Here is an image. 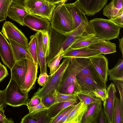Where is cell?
<instances>
[{"label": "cell", "mask_w": 123, "mask_h": 123, "mask_svg": "<svg viewBox=\"0 0 123 123\" xmlns=\"http://www.w3.org/2000/svg\"><path fill=\"white\" fill-rule=\"evenodd\" d=\"M88 28L86 24L81 23L72 31L63 34L55 31L50 26L49 31L50 39L49 52L46 58V64L55 58L61 48L64 51L77 40L88 34Z\"/></svg>", "instance_id": "obj_1"}, {"label": "cell", "mask_w": 123, "mask_h": 123, "mask_svg": "<svg viewBox=\"0 0 123 123\" xmlns=\"http://www.w3.org/2000/svg\"><path fill=\"white\" fill-rule=\"evenodd\" d=\"M64 3L58 4L52 13L50 23L51 27L55 31L65 34L75 28L72 18Z\"/></svg>", "instance_id": "obj_2"}, {"label": "cell", "mask_w": 123, "mask_h": 123, "mask_svg": "<svg viewBox=\"0 0 123 123\" xmlns=\"http://www.w3.org/2000/svg\"><path fill=\"white\" fill-rule=\"evenodd\" d=\"M93 33L99 40L118 38L121 28L109 19L96 18L89 22Z\"/></svg>", "instance_id": "obj_3"}, {"label": "cell", "mask_w": 123, "mask_h": 123, "mask_svg": "<svg viewBox=\"0 0 123 123\" xmlns=\"http://www.w3.org/2000/svg\"><path fill=\"white\" fill-rule=\"evenodd\" d=\"M64 58L57 71L52 76L49 75L46 83L42 88H39L34 95L38 96L42 98L55 90L58 91L64 73L72 58L70 57Z\"/></svg>", "instance_id": "obj_4"}, {"label": "cell", "mask_w": 123, "mask_h": 123, "mask_svg": "<svg viewBox=\"0 0 123 123\" xmlns=\"http://www.w3.org/2000/svg\"><path fill=\"white\" fill-rule=\"evenodd\" d=\"M20 86L11 79L6 90L5 102L7 105L13 107L25 105L28 101V94L22 92Z\"/></svg>", "instance_id": "obj_5"}, {"label": "cell", "mask_w": 123, "mask_h": 123, "mask_svg": "<svg viewBox=\"0 0 123 123\" xmlns=\"http://www.w3.org/2000/svg\"><path fill=\"white\" fill-rule=\"evenodd\" d=\"M1 31L8 40L11 39L17 43L28 51V43L27 38L14 24L9 21L5 22L2 26Z\"/></svg>", "instance_id": "obj_6"}, {"label": "cell", "mask_w": 123, "mask_h": 123, "mask_svg": "<svg viewBox=\"0 0 123 123\" xmlns=\"http://www.w3.org/2000/svg\"><path fill=\"white\" fill-rule=\"evenodd\" d=\"M80 70V67L76 58H72L64 73L58 91L63 93L66 87L72 83L76 85V91H79L80 88L76 80V76Z\"/></svg>", "instance_id": "obj_7"}, {"label": "cell", "mask_w": 123, "mask_h": 123, "mask_svg": "<svg viewBox=\"0 0 123 123\" xmlns=\"http://www.w3.org/2000/svg\"><path fill=\"white\" fill-rule=\"evenodd\" d=\"M23 22L24 25L34 31L41 33L44 31L49 32L50 27V22L47 19L31 14L25 18Z\"/></svg>", "instance_id": "obj_8"}, {"label": "cell", "mask_w": 123, "mask_h": 123, "mask_svg": "<svg viewBox=\"0 0 123 123\" xmlns=\"http://www.w3.org/2000/svg\"><path fill=\"white\" fill-rule=\"evenodd\" d=\"M30 14L25 7L23 0L12 2L8 10L7 17L20 25H24L25 18Z\"/></svg>", "instance_id": "obj_9"}, {"label": "cell", "mask_w": 123, "mask_h": 123, "mask_svg": "<svg viewBox=\"0 0 123 123\" xmlns=\"http://www.w3.org/2000/svg\"><path fill=\"white\" fill-rule=\"evenodd\" d=\"M108 97L103 102V109L108 123H113V114L117 91L114 84L111 83L107 88Z\"/></svg>", "instance_id": "obj_10"}, {"label": "cell", "mask_w": 123, "mask_h": 123, "mask_svg": "<svg viewBox=\"0 0 123 123\" xmlns=\"http://www.w3.org/2000/svg\"><path fill=\"white\" fill-rule=\"evenodd\" d=\"M27 68L24 81L20 86V89L23 93L28 94L33 89L37 78L38 68L37 67L34 62L27 59Z\"/></svg>", "instance_id": "obj_11"}, {"label": "cell", "mask_w": 123, "mask_h": 123, "mask_svg": "<svg viewBox=\"0 0 123 123\" xmlns=\"http://www.w3.org/2000/svg\"><path fill=\"white\" fill-rule=\"evenodd\" d=\"M102 55L87 58L89 60L94 66L101 81L106 84L108 81V72L109 69L108 61L107 59Z\"/></svg>", "instance_id": "obj_12"}, {"label": "cell", "mask_w": 123, "mask_h": 123, "mask_svg": "<svg viewBox=\"0 0 123 123\" xmlns=\"http://www.w3.org/2000/svg\"><path fill=\"white\" fill-rule=\"evenodd\" d=\"M0 56L4 64L11 69L16 61L10 43L0 31Z\"/></svg>", "instance_id": "obj_13"}, {"label": "cell", "mask_w": 123, "mask_h": 123, "mask_svg": "<svg viewBox=\"0 0 123 123\" xmlns=\"http://www.w3.org/2000/svg\"><path fill=\"white\" fill-rule=\"evenodd\" d=\"M108 0H77L85 15L92 16L99 12L106 4Z\"/></svg>", "instance_id": "obj_14"}, {"label": "cell", "mask_w": 123, "mask_h": 123, "mask_svg": "<svg viewBox=\"0 0 123 123\" xmlns=\"http://www.w3.org/2000/svg\"><path fill=\"white\" fill-rule=\"evenodd\" d=\"M102 54L96 50L89 48L88 47L74 49L69 47L63 51V58L67 57L73 58H86Z\"/></svg>", "instance_id": "obj_15"}, {"label": "cell", "mask_w": 123, "mask_h": 123, "mask_svg": "<svg viewBox=\"0 0 123 123\" xmlns=\"http://www.w3.org/2000/svg\"><path fill=\"white\" fill-rule=\"evenodd\" d=\"M26 59H22L16 61L10 69L11 78L20 86L23 83L27 70Z\"/></svg>", "instance_id": "obj_16"}, {"label": "cell", "mask_w": 123, "mask_h": 123, "mask_svg": "<svg viewBox=\"0 0 123 123\" xmlns=\"http://www.w3.org/2000/svg\"><path fill=\"white\" fill-rule=\"evenodd\" d=\"M64 4L72 18L75 28L81 23L89 22L76 1L73 3H64Z\"/></svg>", "instance_id": "obj_17"}, {"label": "cell", "mask_w": 123, "mask_h": 123, "mask_svg": "<svg viewBox=\"0 0 123 123\" xmlns=\"http://www.w3.org/2000/svg\"><path fill=\"white\" fill-rule=\"evenodd\" d=\"M102 107V101L100 100L88 105L81 123H98V117Z\"/></svg>", "instance_id": "obj_18"}, {"label": "cell", "mask_w": 123, "mask_h": 123, "mask_svg": "<svg viewBox=\"0 0 123 123\" xmlns=\"http://www.w3.org/2000/svg\"><path fill=\"white\" fill-rule=\"evenodd\" d=\"M88 106L83 102H80L76 104L64 123H81L87 111Z\"/></svg>", "instance_id": "obj_19"}, {"label": "cell", "mask_w": 123, "mask_h": 123, "mask_svg": "<svg viewBox=\"0 0 123 123\" xmlns=\"http://www.w3.org/2000/svg\"><path fill=\"white\" fill-rule=\"evenodd\" d=\"M123 0H112L106 5L103 10V14L109 19L123 13Z\"/></svg>", "instance_id": "obj_20"}, {"label": "cell", "mask_w": 123, "mask_h": 123, "mask_svg": "<svg viewBox=\"0 0 123 123\" xmlns=\"http://www.w3.org/2000/svg\"><path fill=\"white\" fill-rule=\"evenodd\" d=\"M76 78L80 87L79 91L88 93L92 92L95 88H103L91 77L78 74Z\"/></svg>", "instance_id": "obj_21"}, {"label": "cell", "mask_w": 123, "mask_h": 123, "mask_svg": "<svg viewBox=\"0 0 123 123\" xmlns=\"http://www.w3.org/2000/svg\"><path fill=\"white\" fill-rule=\"evenodd\" d=\"M35 34L36 38L37 57L40 74L47 73V64L46 62L45 55L42 43V33L40 32H37Z\"/></svg>", "instance_id": "obj_22"}, {"label": "cell", "mask_w": 123, "mask_h": 123, "mask_svg": "<svg viewBox=\"0 0 123 123\" xmlns=\"http://www.w3.org/2000/svg\"><path fill=\"white\" fill-rule=\"evenodd\" d=\"M58 4L49 2L37 8L27 10L30 14L44 18L50 22L53 12Z\"/></svg>", "instance_id": "obj_23"}, {"label": "cell", "mask_w": 123, "mask_h": 123, "mask_svg": "<svg viewBox=\"0 0 123 123\" xmlns=\"http://www.w3.org/2000/svg\"><path fill=\"white\" fill-rule=\"evenodd\" d=\"M50 119L47 110L34 113H28L22 119L21 123H49Z\"/></svg>", "instance_id": "obj_24"}, {"label": "cell", "mask_w": 123, "mask_h": 123, "mask_svg": "<svg viewBox=\"0 0 123 123\" xmlns=\"http://www.w3.org/2000/svg\"><path fill=\"white\" fill-rule=\"evenodd\" d=\"M88 47L99 51L102 54H110L116 52V44L110 42L109 40H99L98 42Z\"/></svg>", "instance_id": "obj_25"}, {"label": "cell", "mask_w": 123, "mask_h": 123, "mask_svg": "<svg viewBox=\"0 0 123 123\" xmlns=\"http://www.w3.org/2000/svg\"><path fill=\"white\" fill-rule=\"evenodd\" d=\"M8 40L11 47L15 61L25 59L33 62L28 51L23 46L11 40Z\"/></svg>", "instance_id": "obj_26"}, {"label": "cell", "mask_w": 123, "mask_h": 123, "mask_svg": "<svg viewBox=\"0 0 123 123\" xmlns=\"http://www.w3.org/2000/svg\"><path fill=\"white\" fill-rule=\"evenodd\" d=\"M99 40L93 33L89 34L77 40L69 47L74 49L88 47L96 43Z\"/></svg>", "instance_id": "obj_27"}, {"label": "cell", "mask_w": 123, "mask_h": 123, "mask_svg": "<svg viewBox=\"0 0 123 123\" xmlns=\"http://www.w3.org/2000/svg\"><path fill=\"white\" fill-rule=\"evenodd\" d=\"M78 100L60 102L55 104L47 110L48 115L50 119L53 118L66 108L78 103Z\"/></svg>", "instance_id": "obj_28"}, {"label": "cell", "mask_w": 123, "mask_h": 123, "mask_svg": "<svg viewBox=\"0 0 123 123\" xmlns=\"http://www.w3.org/2000/svg\"><path fill=\"white\" fill-rule=\"evenodd\" d=\"M108 75L110 80L123 81V60L120 59L116 65L112 68L108 69Z\"/></svg>", "instance_id": "obj_29"}, {"label": "cell", "mask_w": 123, "mask_h": 123, "mask_svg": "<svg viewBox=\"0 0 123 123\" xmlns=\"http://www.w3.org/2000/svg\"><path fill=\"white\" fill-rule=\"evenodd\" d=\"M74 93L80 102H83L87 106L100 100L94 96L91 92L86 93L79 91H74Z\"/></svg>", "instance_id": "obj_30"}, {"label": "cell", "mask_w": 123, "mask_h": 123, "mask_svg": "<svg viewBox=\"0 0 123 123\" xmlns=\"http://www.w3.org/2000/svg\"><path fill=\"white\" fill-rule=\"evenodd\" d=\"M30 40L28 43V51L31 56L36 66L38 68V62L36 36L35 34L30 37Z\"/></svg>", "instance_id": "obj_31"}, {"label": "cell", "mask_w": 123, "mask_h": 123, "mask_svg": "<svg viewBox=\"0 0 123 123\" xmlns=\"http://www.w3.org/2000/svg\"><path fill=\"white\" fill-rule=\"evenodd\" d=\"M53 95L56 104L78 100V98L74 93L72 94H66L61 93L57 90H55L53 92Z\"/></svg>", "instance_id": "obj_32"}, {"label": "cell", "mask_w": 123, "mask_h": 123, "mask_svg": "<svg viewBox=\"0 0 123 123\" xmlns=\"http://www.w3.org/2000/svg\"><path fill=\"white\" fill-rule=\"evenodd\" d=\"M63 52V49L62 48L55 58L51 62L47 64L50 69L49 74L50 76L57 71L60 67V63L63 58L62 55Z\"/></svg>", "instance_id": "obj_33"}, {"label": "cell", "mask_w": 123, "mask_h": 123, "mask_svg": "<svg viewBox=\"0 0 123 123\" xmlns=\"http://www.w3.org/2000/svg\"><path fill=\"white\" fill-rule=\"evenodd\" d=\"M113 123H123V112L121 109L120 99L117 97L115 101Z\"/></svg>", "instance_id": "obj_34"}, {"label": "cell", "mask_w": 123, "mask_h": 123, "mask_svg": "<svg viewBox=\"0 0 123 123\" xmlns=\"http://www.w3.org/2000/svg\"><path fill=\"white\" fill-rule=\"evenodd\" d=\"M12 0H0V22L6 19Z\"/></svg>", "instance_id": "obj_35"}, {"label": "cell", "mask_w": 123, "mask_h": 123, "mask_svg": "<svg viewBox=\"0 0 123 123\" xmlns=\"http://www.w3.org/2000/svg\"><path fill=\"white\" fill-rule=\"evenodd\" d=\"M25 7L27 10L39 7L49 2L46 0H23Z\"/></svg>", "instance_id": "obj_36"}, {"label": "cell", "mask_w": 123, "mask_h": 123, "mask_svg": "<svg viewBox=\"0 0 123 123\" xmlns=\"http://www.w3.org/2000/svg\"><path fill=\"white\" fill-rule=\"evenodd\" d=\"M42 33V43L44 50L46 58L49 55L50 44V37L48 31H44Z\"/></svg>", "instance_id": "obj_37"}, {"label": "cell", "mask_w": 123, "mask_h": 123, "mask_svg": "<svg viewBox=\"0 0 123 123\" xmlns=\"http://www.w3.org/2000/svg\"><path fill=\"white\" fill-rule=\"evenodd\" d=\"M91 92L94 96L103 102L108 97V92L106 88H95Z\"/></svg>", "instance_id": "obj_38"}, {"label": "cell", "mask_w": 123, "mask_h": 123, "mask_svg": "<svg viewBox=\"0 0 123 123\" xmlns=\"http://www.w3.org/2000/svg\"><path fill=\"white\" fill-rule=\"evenodd\" d=\"M53 92L47 94L42 98V103L48 108L56 104L55 99L53 95Z\"/></svg>", "instance_id": "obj_39"}, {"label": "cell", "mask_w": 123, "mask_h": 123, "mask_svg": "<svg viewBox=\"0 0 123 123\" xmlns=\"http://www.w3.org/2000/svg\"><path fill=\"white\" fill-rule=\"evenodd\" d=\"M75 105L68 107L61 112L60 113L55 117L50 119L49 123H58V122L65 115L74 108Z\"/></svg>", "instance_id": "obj_40"}, {"label": "cell", "mask_w": 123, "mask_h": 123, "mask_svg": "<svg viewBox=\"0 0 123 123\" xmlns=\"http://www.w3.org/2000/svg\"><path fill=\"white\" fill-rule=\"evenodd\" d=\"M114 84L117 87L120 96V103L121 110L123 112V81L113 80Z\"/></svg>", "instance_id": "obj_41"}, {"label": "cell", "mask_w": 123, "mask_h": 123, "mask_svg": "<svg viewBox=\"0 0 123 123\" xmlns=\"http://www.w3.org/2000/svg\"><path fill=\"white\" fill-rule=\"evenodd\" d=\"M29 113H34L42 111L47 110L48 108L45 106L41 102L38 105L32 107H27Z\"/></svg>", "instance_id": "obj_42"}, {"label": "cell", "mask_w": 123, "mask_h": 123, "mask_svg": "<svg viewBox=\"0 0 123 123\" xmlns=\"http://www.w3.org/2000/svg\"><path fill=\"white\" fill-rule=\"evenodd\" d=\"M42 102V98L38 96L34 95L30 99L28 100L26 104L27 107H32L37 105Z\"/></svg>", "instance_id": "obj_43"}, {"label": "cell", "mask_w": 123, "mask_h": 123, "mask_svg": "<svg viewBox=\"0 0 123 123\" xmlns=\"http://www.w3.org/2000/svg\"><path fill=\"white\" fill-rule=\"evenodd\" d=\"M49 78V75L47 73L40 74L37 78V83L40 86H43L46 83Z\"/></svg>", "instance_id": "obj_44"}, {"label": "cell", "mask_w": 123, "mask_h": 123, "mask_svg": "<svg viewBox=\"0 0 123 123\" xmlns=\"http://www.w3.org/2000/svg\"><path fill=\"white\" fill-rule=\"evenodd\" d=\"M4 108L0 109V121L2 123H13L14 121L11 118L9 119L6 117L4 114Z\"/></svg>", "instance_id": "obj_45"}, {"label": "cell", "mask_w": 123, "mask_h": 123, "mask_svg": "<svg viewBox=\"0 0 123 123\" xmlns=\"http://www.w3.org/2000/svg\"><path fill=\"white\" fill-rule=\"evenodd\" d=\"M109 19L121 28L123 27V13L120 16Z\"/></svg>", "instance_id": "obj_46"}, {"label": "cell", "mask_w": 123, "mask_h": 123, "mask_svg": "<svg viewBox=\"0 0 123 123\" xmlns=\"http://www.w3.org/2000/svg\"><path fill=\"white\" fill-rule=\"evenodd\" d=\"M77 88L75 84L72 83L70 84L66 88L63 93L66 94H72L74 93V91H76Z\"/></svg>", "instance_id": "obj_47"}, {"label": "cell", "mask_w": 123, "mask_h": 123, "mask_svg": "<svg viewBox=\"0 0 123 123\" xmlns=\"http://www.w3.org/2000/svg\"><path fill=\"white\" fill-rule=\"evenodd\" d=\"M6 90H0V109L5 107L7 105L5 102Z\"/></svg>", "instance_id": "obj_48"}, {"label": "cell", "mask_w": 123, "mask_h": 123, "mask_svg": "<svg viewBox=\"0 0 123 123\" xmlns=\"http://www.w3.org/2000/svg\"><path fill=\"white\" fill-rule=\"evenodd\" d=\"M6 67L1 64L0 65V82L8 75Z\"/></svg>", "instance_id": "obj_49"}, {"label": "cell", "mask_w": 123, "mask_h": 123, "mask_svg": "<svg viewBox=\"0 0 123 123\" xmlns=\"http://www.w3.org/2000/svg\"><path fill=\"white\" fill-rule=\"evenodd\" d=\"M98 123H108L102 107L101 110L98 116Z\"/></svg>", "instance_id": "obj_50"}, {"label": "cell", "mask_w": 123, "mask_h": 123, "mask_svg": "<svg viewBox=\"0 0 123 123\" xmlns=\"http://www.w3.org/2000/svg\"><path fill=\"white\" fill-rule=\"evenodd\" d=\"M119 48L122 53V57L123 58V37L119 39Z\"/></svg>", "instance_id": "obj_51"}, {"label": "cell", "mask_w": 123, "mask_h": 123, "mask_svg": "<svg viewBox=\"0 0 123 123\" xmlns=\"http://www.w3.org/2000/svg\"><path fill=\"white\" fill-rule=\"evenodd\" d=\"M50 3L58 4L61 2V0H46Z\"/></svg>", "instance_id": "obj_52"}, {"label": "cell", "mask_w": 123, "mask_h": 123, "mask_svg": "<svg viewBox=\"0 0 123 123\" xmlns=\"http://www.w3.org/2000/svg\"><path fill=\"white\" fill-rule=\"evenodd\" d=\"M68 0H64L63 1L61 2L65 3V2H67V1Z\"/></svg>", "instance_id": "obj_53"}, {"label": "cell", "mask_w": 123, "mask_h": 123, "mask_svg": "<svg viewBox=\"0 0 123 123\" xmlns=\"http://www.w3.org/2000/svg\"><path fill=\"white\" fill-rule=\"evenodd\" d=\"M12 0V2L14 1H16V0Z\"/></svg>", "instance_id": "obj_54"}, {"label": "cell", "mask_w": 123, "mask_h": 123, "mask_svg": "<svg viewBox=\"0 0 123 123\" xmlns=\"http://www.w3.org/2000/svg\"><path fill=\"white\" fill-rule=\"evenodd\" d=\"M0 123H2V121H0Z\"/></svg>", "instance_id": "obj_55"}, {"label": "cell", "mask_w": 123, "mask_h": 123, "mask_svg": "<svg viewBox=\"0 0 123 123\" xmlns=\"http://www.w3.org/2000/svg\"><path fill=\"white\" fill-rule=\"evenodd\" d=\"M64 0H61V2L62 1H63Z\"/></svg>", "instance_id": "obj_56"}, {"label": "cell", "mask_w": 123, "mask_h": 123, "mask_svg": "<svg viewBox=\"0 0 123 123\" xmlns=\"http://www.w3.org/2000/svg\"><path fill=\"white\" fill-rule=\"evenodd\" d=\"M2 64L0 62V65Z\"/></svg>", "instance_id": "obj_57"}]
</instances>
